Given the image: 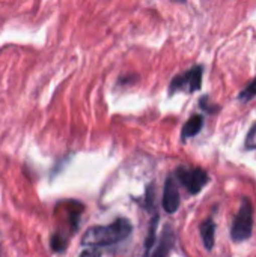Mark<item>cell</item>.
I'll use <instances>...</instances> for the list:
<instances>
[{
  "mask_svg": "<svg viewBox=\"0 0 256 257\" xmlns=\"http://www.w3.org/2000/svg\"><path fill=\"white\" fill-rule=\"evenodd\" d=\"M201 236H202L205 248L211 250L214 247V236H216V224L211 218L205 220L201 224Z\"/></svg>",
  "mask_w": 256,
  "mask_h": 257,
  "instance_id": "obj_8",
  "label": "cell"
},
{
  "mask_svg": "<svg viewBox=\"0 0 256 257\" xmlns=\"http://www.w3.org/2000/svg\"><path fill=\"white\" fill-rule=\"evenodd\" d=\"M202 126H204V117H202V116H199V114L192 116V117L186 122V125L183 126V131H181V140H183V142H186L187 139L198 136V134L201 133Z\"/></svg>",
  "mask_w": 256,
  "mask_h": 257,
  "instance_id": "obj_7",
  "label": "cell"
},
{
  "mask_svg": "<svg viewBox=\"0 0 256 257\" xmlns=\"http://www.w3.org/2000/svg\"><path fill=\"white\" fill-rule=\"evenodd\" d=\"M253 232V208L249 199H243L238 214L231 227V236L235 242L247 241Z\"/></svg>",
  "mask_w": 256,
  "mask_h": 257,
  "instance_id": "obj_2",
  "label": "cell"
},
{
  "mask_svg": "<svg viewBox=\"0 0 256 257\" xmlns=\"http://www.w3.org/2000/svg\"><path fill=\"white\" fill-rule=\"evenodd\" d=\"M133 232V224L127 218H118L107 226H95L86 230L81 244L91 248L109 247L125 241Z\"/></svg>",
  "mask_w": 256,
  "mask_h": 257,
  "instance_id": "obj_1",
  "label": "cell"
},
{
  "mask_svg": "<svg viewBox=\"0 0 256 257\" xmlns=\"http://www.w3.org/2000/svg\"><path fill=\"white\" fill-rule=\"evenodd\" d=\"M177 179L190 194H198L201 190L208 184V173L202 169H190V167H178L177 169Z\"/></svg>",
  "mask_w": 256,
  "mask_h": 257,
  "instance_id": "obj_4",
  "label": "cell"
},
{
  "mask_svg": "<svg viewBox=\"0 0 256 257\" xmlns=\"http://www.w3.org/2000/svg\"><path fill=\"white\" fill-rule=\"evenodd\" d=\"M202 71L204 68L201 65L193 66L192 69H189L184 74L177 75L169 86V93L175 95L178 92H184V93H193L196 90L201 89L202 84Z\"/></svg>",
  "mask_w": 256,
  "mask_h": 257,
  "instance_id": "obj_3",
  "label": "cell"
},
{
  "mask_svg": "<svg viewBox=\"0 0 256 257\" xmlns=\"http://www.w3.org/2000/svg\"><path fill=\"white\" fill-rule=\"evenodd\" d=\"M78 257H101V251L98 248H88Z\"/></svg>",
  "mask_w": 256,
  "mask_h": 257,
  "instance_id": "obj_11",
  "label": "cell"
},
{
  "mask_svg": "<svg viewBox=\"0 0 256 257\" xmlns=\"http://www.w3.org/2000/svg\"><path fill=\"white\" fill-rule=\"evenodd\" d=\"M174 242H175V235H174V230L166 226L161 236H160V241H158V247L155 248V251L151 254L149 257H169V253L174 247Z\"/></svg>",
  "mask_w": 256,
  "mask_h": 257,
  "instance_id": "obj_6",
  "label": "cell"
},
{
  "mask_svg": "<svg viewBox=\"0 0 256 257\" xmlns=\"http://www.w3.org/2000/svg\"><path fill=\"white\" fill-rule=\"evenodd\" d=\"M256 96V77L250 81V84H247L246 89H243L238 95V99L243 101V102H247L250 99H253Z\"/></svg>",
  "mask_w": 256,
  "mask_h": 257,
  "instance_id": "obj_9",
  "label": "cell"
},
{
  "mask_svg": "<svg viewBox=\"0 0 256 257\" xmlns=\"http://www.w3.org/2000/svg\"><path fill=\"white\" fill-rule=\"evenodd\" d=\"M246 149H256V123H253L246 137Z\"/></svg>",
  "mask_w": 256,
  "mask_h": 257,
  "instance_id": "obj_10",
  "label": "cell"
},
{
  "mask_svg": "<svg viewBox=\"0 0 256 257\" xmlns=\"http://www.w3.org/2000/svg\"><path fill=\"white\" fill-rule=\"evenodd\" d=\"M181 203V196L177 187V182L174 178H167L164 184V191H163V208L166 212L174 214L178 211Z\"/></svg>",
  "mask_w": 256,
  "mask_h": 257,
  "instance_id": "obj_5",
  "label": "cell"
}]
</instances>
